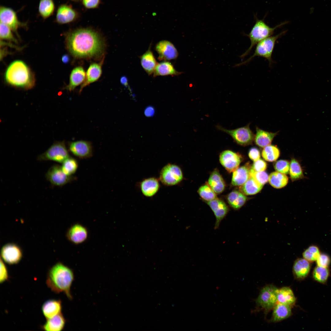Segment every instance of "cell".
<instances>
[{
  "mask_svg": "<svg viewBox=\"0 0 331 331\" xmlns=\"http://www.w3.org/2000/svg\"><path fill=\"white\" fill-rule=\"evenodd\" d=\"M66 42L70 53L78 58L100 56L103 54L105 47L100 34L89 28H79L67 32Z\"/></svg>",
  "mask_w": 331,
  "mask_h": 331,
  "instance_id": "6da1fadb",
  "label": "cell"
},
{
  "mask_svg": "<svg viewBox=\"0 0 331 331\" xmlns=\"http://www.w3.org/2000/svg\"><path fill=\"white\" fill-rule=\"evenodd\" d=\"M74 278L73 272L70 268L58 262L49 269L46 283L52 291L56 293L63 292L69 299H71L70 289Z\"/></svg>",
  "mask_w": 331,
  "mask_h": 331,
  "instance_id": "7a4b0ae2",
  "label": "cell"
},
{
  "mask_svg": "<svg viewBox=\"0 0 331 331\" xmlns=\"http://www.w3.org/2000/svg\"><path fill=\"white\" fill-rule=\"evenodd\" d=\"M4 78L9 85L25 90L32 88L35 82L34 74L29 67L20 60H15L9 64L5 71Z\"/></svg>",
  "mask_w": 331,
  "mask_h": 331,
  "instance_id": "3957f363",
  "label": "cell"
},
{
  "mask_svg": "<svg viewBox=\"0 0 331 331\" xmlns=\"http://www.w3.org/2000/svg\"><path fill=\"white\" fill-rule=\"evenodd\" d=\"M255 22L248 34H245L250 41V45L247 50L240 56L244 58L250 52L254 46L263 40L271 36L274 31L278 28L287 24L288 21H285L278 25L274 27H271L267 25L264 19L260 20L255 16Z\"/></svg>",
  "mask_w": 331,
  "mask_h": 331,
  "instance_id": "277c9868",
  "label": "cell"
},
{
  "mask_svg": "<svg viewBox=\"0 0 331 331\" xmlns=\"http://www.w3.org/2000/svg\"><path fill=\"white\" fill-rule=\"evenodd\" d=\"M287 31H284L275 36H269L257 44L253 54L245 61L236 64L234 67L246 64L256 56L261 57L267 59L271 65L273 63L272 55L276 40L284 34Z\"/></svg>",
  "mask_w": 331,
  "mask_h": 331,
  "instance_id": "5b68a950",
  "label": "cell"
},
{
  "mask_svg": "<svg viewBox=\"0 0 331 331\" xmlns=\"http://www.w3.org/2000/svg\"><path fill=\"white\" fill-rule=\"evenodd\" d=\"M183 178V173L180 167L176 164L168 163L160 170L158 179L163 185L171 186L178 185Z\"/></svg>",
  "mask_w": 331,
  "mask_h": 331,
  "instance_id": "8992f818",
  "label": "cell"
},
{
  "mask_svg": "<svg viewBox=\"0 0 331 331\" xmlns=\"http://www.w3.org/2000/svg\"><path fill=\"white\" fill-rule=\"evenodd\" d=\"M278 289L272 284L265 286L261 290L256 300L257 306L268 313L273 309L277 303Z\"/></svg>",
  "mask_w": 331,
  "mask_h": 331,
  "instance_id": "52a82bcc",
  "label": "cell"
},
{
  "mask_svg": "<svg viewBox=\"0 0 331 331\" xmlns=\"http://www.w3.org/2000/svg\"><path fill=\"white\" fill-rule=\"evenodd\" d=\"M70 157L64 141L54 142L45 152L37 157L39 161L51 160L62 163Z\"/></svg>",
  "mask_w": 331,
  "mask_h": 331,
  "instance_id": "ba28073f",
  "label": "cell"
},
{
  "mask_svg": "<svg viewBox=\"0 0 331 331\" xmlns=\"http://www.w3.org/2000/svg\"><path fill=\"white\" fill-rule=\"evenodd\" d=\"M249 125V124L245 126L232 130L227 129L219 125L216 127L218 130L230 136L237 144L246 146L252 144L254 139L255 135L250 128Z\"/></svg>",
  "mask_w": 331,
  "mask_h": 331,
  "instance_id": "9c48e42d",
  "label": "cell"
},
{
  "mask_svg": "<svg viewBox=\"0 0 331 331\" xmlns=\"http://www.w3.org/2000/svg\"><path fill=\"white\" fill-rule=\"evenodd\" d=\"M0 22L10 28L18 35L17 30L21 27H26L27 23L20 21L16 13L12 8L4 6L0 7Z\"/></svg>",
  "mask_w": 331,
  "mask_h": 331,
  "instance_id": "30bf717a",
  "label": "cell"
},
{
  "mask_svg": "<svg viewBox=\"0 0 331 331\" xmlns=\"http://www.w3.org/2000/svg\"><path fill=\"white\" fill-rule=\"evenodd\" d=\"M68 150L76 157L82 159H87L92 157L93 148L91 142L80 140L69 142Z\"/></svg>",
  "mask_w": 331,
  "mask_h": 331,
  "instance_id": "8fae6325",
  "label": "cell"
},
{
  "mask_svg": "<svg viewBox=\"0 0 331 331\" xmlns=\"http://www.w3.org/2000/svg\"><path fill=\"white\" fill-rule=\"evenodd\" d=\"M46 177L52 184L59 186L64 185L74 179L73 176L66 174L61 166L56 165L49 168L46 174Z\"/></svg>",
  "mask_w": 331,
  "mask_h": 331,
  "instance_id": "7c38bea8",
  "label": "cell"
},
{
  "mask_svg": "<svg viewBox=\"0 0 331 331\" xmlns=\"http://www.w3.org/2000/svg\"><path fill=\"white\" fill-rule=\"evenodd\" d=\"M241 155L238 153L227 150L220 154V162L225 169L229 173L233 172L239 166L242 161Z\"/></svg>",
  "mask_w": 331,
  "mask_h": 331,
  "instance_id": "4fadbf2b",
  "label": "cell"
},
{
  "mask_svg": "<svg viewBox=\"0 0 331 331\" xmlns=\"http://www.w3.org/2000/svg\"><path fill=\"white\" fill-rule=\"evenodd\" d=\"M1 254L3 260L10 264L18 263L22 257V252L20 248L12 243L4 245L1 249Z\"/></svg>",
  "mask_w": 331,
  "mask_h": 331,
  "instance_id": "5bb4252c",
  "label": "cell"
},
{
  "mask_svg": "<svg viewBox=\"0 0 331 331\" xmlns=\"http://www.w3.org/2000/svg\"><path fill=\"white\" fill-rule=\"evenodd\" d=\"M79 15L78 12L71 5L63 4L57 9L55 21L59 24H68L77 20Z\"/></svg>",
  "mask_w": 331,
  "mask_h": 331,
  "instance_id": "9a60e30c",
  "label": "cell"
},
{
  "mask_svg": "<svg viewBox=\"0 0 331 331\" xmlns=\"http://www.w3.org/2000/svg\"><path fill=\"white\" fill-rule=\"evenodd\" d=\"M155 49L160 60L175 59L178 56V51L175 46L167 40H162L158 42L155 46Z\"/></svg>",
  "mask_w": 331,
  "mask_h": 331,
  "instance_id": "2e32d148",
  "label": "cell"
},
{
  "mask_svg": "<svg viewBox=\"0 0 331 331\" xmlns=\"http://www.w3.org/2000/svg\"><path fill=\"white\" fill-rule=\"evenodd\" d=\"M213 211L215 218L214 228L218 229L221 221L226 217L228 213L229 208L223 200L218 198L206 202Z\"/></svg>",
  "mask_w": 331,
  "mask_h": 331,
  "instance_id": "e0dca14e",
  "label": "cell"
},
{
  "mask_svg": "<svg viewBox=\"0 0 331 331\" xmlns=\"http://www.w3.org/2000/svg\"><path fill=\"white\" fill-rule=\"evenodd\" d=\"M87 229L79 223H76L70 226L67 230L66 236L71 243L78 245L85 242L88 237Z\"/></svg>",
  "mask_w": 331,
  "mask_h": 331,
  "instance_id": "ac0fdd59",
  "label": "cell"
},
{
  "mask_svg": "<svg viewBox=\"0 0 331 331\" xmlns=\"http://www.w3.org/2000/svg\"><path fill=\"white\" fill-rule=\"evenodd\" d=\"M160 181L158 178L151 177L143 179L139 183L140 190L142 194L147 197L155 196L159 191Z\"/></svg>",
  "mask_w": 331,
  "mask_h": 331,
  "instance_id": "d6986e66",
  "label": "cell"
},
{
  "mask_svg": "<svg viewBox=\"0 0 331 331\" xmlns=\"http://www.w3.org/2000/svg\"><path fill=\"white\" fill-rule=\"evenodd\" d=\"M103 59L99 63H93L90 64L86 73L85 79L82 84L79 90L80 93L83 89L91 83L97 81L102 74V66Z\"/></svg>",
  "mask_w": 331,
  "mask_h": 331,
  "instance_id": "ffe728a7",
  "label": "cell"
},
{
  "mask_svg": "<svg viewBox=\"0 0 331 331\" xmlns=\"http://www.w3.org/2000/svg\"><path fill=\"white\" fill-rule=\"evenodd\" d=\"M310 269V262L303 258H299L296 259L294 262L292 272L295 279L302 280L308 276Z\"/></svg>",
  "mask_w": 331,
  "mask_h": 331,
  "instance_id": "44dd1931",
  "label": "cell"
},
{
  "mask_svg": "<svg viewBox=\"0 0 331 331\" xmlns=\"http://www.w3.org/2000/svg\"><path fill=\"white\" fill-rule=\"evenodd\" d=\"M86 73L83 68L81 66L74 68L72 70L70 75L69 84L64 89L69 91L74 90L76 87L84 82Z\"/></svg>",
  "mask_w": 331,
  "mask_h": 331,
  "instance_id": "7402d4cb",
  "label": "cell"
},
{
  "mask_svg": "<svg viewBox=\"0 0 331 331\" xmlns=\"http://www.w3.org/2000/svg\"><path fill=\"white\" fill-rule=\"evenodd\" d=\"M61 302L59 300L49 299L45 302L42 306L43 314L47 319L53 317L61 313Z\"/></svg>",
  "mask_w": 331,
  "mask_h": 331,
  "instance_id": "603a6c76",
  "label": "cell"
},
{
  "mask_svg": "<svg viewBox=\"0 0 331 331\" xmlns=\"http://www.w3.org/2000/svg\"><path fill=\"white\" fill-rule=\"evenodd\" d=\"M250 167L249 164L238 167L233 172L231 185L233 186H241L243 185L250 177Z\"/></svg>",
  "mask_w": 331,
  "mask_h": 331,
  "instance_id": "cb8c5ba5",
  "label": "cell"
},
{
  "mask_svg": "<svg viewBox=\"0 0 331 331\" xmlns=\"http://www.w3.org/2000/svg\"><path fill=\"white\" fill-rule=\"evenodd\" d=\"M141 65L149 75L153 74L158 63L151 50V44L147 50L140 57Z\"/></svg>",
  "mask_w": 331,
  "mask_h": 331,
  "instance_id": "d4e9b609",
  "label": "cell"
},
{
  "mask_svg": "<svg viewBox=\"0 0 331 331\" xmlns=\"http://www.w3.org/2000/svg\"><path fill=\"white\" fill-rule=\"evenodd\" d=\"M291 306L277 302L273 309L271 321L278 322L290 317L292 314Z\"/></svg>",
  "mask_w": 331,
  "mask_h": 331,
  "instance_id": "484cf974",
  "label": "cell"
},
{
  "mask_svg": "<svg viewBox=\"0 0 331 331\" xmlns=\"http://www.w3.org/2000/svg\"><path fill=\"white\" fill-rule=\"evenodd\" d=\"M208 184L216 194L222 193L225 189V183L218 170L215 169L211 173Z\"/></svg>",
  "mask_w": 331,
  "mask_h": 331,
  "instance_id": "4316f807",
  "label": "cell"
},
{
  "mask_svg": "<svg viewBox=\"0 0 331 331\" xmlns=\"http://www.w3.org/2000/svg\"><path fill=\"white\" fill-rule=\"evenodd\" d=\"M256 131L254 142L257 146L261 147H264L270 145L278 133V132L273 133L265 131L258 127H256Z\"/></svg>",
  "mask_w": 331,
  "mask_h": 331,
  "instance_id": "83f0119b",
  "label": "cell"
},
{
  "mask_svg": "<svg viewBox=\"0 0 331 331\" xmlns=\"http://www.w3.org/2000/svg\"><path fill=\"white\" fill-rule=\"evenodd\" d=\"M182 73L177 71L170 62L164 61L158 63L153 73V76H177Z\"/></svg>",
  "mask_w": 331,
  "mask_h": 331,
  "instance_id": "f1b7e54d",
  "label": "cell"
},
{
  "mask_svg": "<svg viewBox=\"0 0 331 331\" xmlns=\"http://www.w3.org/2000/svg\"><path fill=\"white\" fill-rule=\"evenodd\" d=\"M226 200L228 204L232 208L235 210H238L244 205L247 198L240 191L234 190L228 194Z\"/></svg>",
  "mask_w": 331,
  "mask_h": 331,
  "instance_id": "f546056e",
  "label": "cell"
},
{
  "mask_svg": "<svg viewBox=\"0 0 331 331\" xmlns=\"http://www.w3.org/2000/svg\"><path fill=\"white\" fill-rule=\"evenodd\" d=\"M65 320L62 313L53 317L47 319L42 329L47 331H60L64 328Z\"/></svg>",
  "mask_w": 331,
  "mask_h": 331,
  "instance_id": "4dcf8cb0",
  "label": "cell"
},
{
  "mask_svg": "<svg viewBox=\"0 0 331 331\" xmlns=\"http://www.w3.org/2000/svg\"><path fill=\"white\" fill-rule=\"evenodd\" d=\"M277 302L291 306L294 305L296 298L291 289L287 287H283L278 289L277 293Z\"/></svg>",
  "mask_w": 331,
  "mask_h": 331,
  "instance_id": "1f68e13d",
  "label": "cell"
},
{
  "mask_svg": "<svg viewBox=\"0 0 331 331\" xmlns=\"http://www.w3.org/2000/svg\"><path fill=\"white\" fill-rule=\"evenodd\" d=\"M263 186V185L253 178L250 177L248 180L240 187L239 189L240 191L245 195H253L260 191Z\"/></svg>",
  "mask_w": 331,
  "mask_h": 331,
  "instance_id": "d6a6232c",
  "label": "cell"
},
{
  "mask_svg": "<svg viewBox=\"0 0 331 331\" xmlns=\"http://www.w3.org/2000/svg\"><path fill=\"white\" fill-rule=\"evenodd\" d=\"M55 8L53 0H40L38 12L44 19H46L52 15Z\"/></svg>",
  "mask_w": 331,
  "mask_h": 331,
  "instance_id": "836d02e7",
  "label": "cell"
},
{
  "mask_svg": "<svg viewBox=\"0 0 331 331\" xmlns=\"http://www.w3.org/2000/svg\"><path fill=\"white\" fill-rule=\"evenodd\" d=\"M268 181L273 187L280 188L285 186L287 184L288 178L285 174L278 172L271 173L268 177Z\"/></svg>",
  "mask_w": 331,
  "mask_h": 331,
  "instance_id": "e575fe53",
  "label": "cell"
},
{
  "mask_svg": "<svg viewBox=\"0 0 331 331\" xmlns=\"http://www.w3.org/2000/svg\"><path fill=\"white\" fill-rule=\"evenodd\" d=\"M289 173L292 181L305 178L303 170L300 164L295 158L292 159L291 161Z\"/></svg>",
  "mask_w": 331,
  "mask_h": 331,
  "instance_id": "d590c367",
  "label": "cell"
},
{
  "mask_svg": "<svg viewBox=\"0 0 331 331\" xmlns=\"http://www.w3.org/2000/svg\"><path fill=\"white\" fill-rule=\"evenodd\" d=\"M330 275L329 271L328 268L317 266L314 269L312 276L314 280L316 282L322 284L327 282Z\"/></svg>",
  "mask_w": 331,
  "mask_h": 331,
  "instance_id": "8d00e7d4",
  "label": "cell"
},
{
  "mask_svg": "<svg viewBox=\"0 0 331 331\" xmlns=\"http://www.w3.org/2000/svg\"><path fill=\"white\" fill-rule=\"evenodd\" d=\"M280 155V151L276 146L269 145L264 147L262 156L266 161L272 162L276 161Z\"/></svg>",
  "mask_w": 331,
  "mask_h": 331,
  "instance_id": "74e56055",
  "label": "cell"
},
{
  "mask_svg": "<svg viewBox=\"0 0 331 331\" xmlns=\"http://www.w3.org/2000/svg\"><path fill=\"white\" fill-rule=\"evenodd\" d=\"M61 167L66 174L72 176L78 169V163L75 159L70 156L62 163Z\"/></svg>",
  "mask_w": 331,
  "mask_h": 331,
  "instance_id": "f35d334b",
  "label": "cell"
},
{
  "mask_svg": "<svg viewBox=\"0 0 331 331\" xmlns=\"http://www.w3.org/2000/svg\"><path fill=\"white\" fill-rule=\"evenodd\" d=\"M198 192L201 199L206 202L212 200L217 198V194L208 184L200 186L198 190Z\"/></svg>",
  "mask_w": 331,
  "mask_h": 331,
  "instance_id": "ab89813d",
  "label": "cell"
},
{
  "mask_svg": "<svg viewBox=\"0 0 331 331\" xmlns=\"http://www.w3.org/2000/svg\"><path fill=\"white\" fill-rule=\"evenodd\" d=\"M320 254L318 248L316 246L312 245L304 251L302 256L304 258L311 262L316 261Z\"/></svg>",
  "mask_w": 331,
  "mask_h": 331,
  "instance_id": "60d3db41",
  "label": "cell"
},
{
  "mask_svg": "<svg viewBox=\"0 0 331 331\" xmlns=\"http://www.w3.org/2000/svg\"><path fill=\"white\" fill-rule=\"evenodd\" d=\"M12 30L7 25L0 22V39L17 43V40L14 37L12 32Z\"/></svg>",
  "mask_w": 331,
  "mask_h": 331,
  "instance_id": "b9f144b4",
  "label": "cell"
},
{
  "mask_svg": "<svg viewBox=\"0 0 331 331\" xmlns=\"http://www.w3.org/2000/svg\"><path fill=\"white\" fill-rule=\"evenodd\" d=\"M250 175L263 185L268 182V179L269 176L266 172L264 171L256 172L251 167L250 169Z\"/></svg>",
  "mask_w": 331,
  "mask_h": 331,
  "instance_id": "7bdbcfd3",
  "label": "cell"
},
{
  "mask_svg": "<svg viewBox=\"0 0 331 331\" xmlns=\"http://www.w3.org/2000/svg\"><path fill=\"white\" fill-rule=\"evenodd\" d=\"M290 163L286 160H281L275 162L274 164L275 170L278 172L287 174L289 172Z\"/></svg>",
  "mask_w": 331,
  "mask_h": 331,
  "instance_id": "ee69618b",
  "label": "cell"
},
{
  "mask_svg": "<svg viewBox=\"0 0 331 331\" xmlns=\"http://www.w3.org/2000/svg\"><path fill=\"white\" fill-rule=\"evenodd\" d=\"M317 266L328 268L330 265L331 260L329 256L325 254H321L316 260Z\"/></svg>",
  "mask_w": 331,
  "mask_h": 331,
  "instance_id": "f6af8a7d",
  "label": "cell"
},
{
  "mask_svg": "<svg viewBox=\"0 0 331 331\" xmlns=\"http://www.w3.org/2000/svg\"><path fill=\"white\" fill-rule=\"evenodd\" d=\"M251 167L256 172L264 171L267 168V164L264 161L259 159L254 162Z\"/></svg>",
  "mask_w": 331,
  "mask_h": 331,
  "instance_id": "bcb514c9",
  "label": "cell"
},
{
  "mask_svg": "<svg viewBox=\"0 0 331 331\" xmlns=\"http://www.w3.org/2000/svg\"><path fill=\"white\" fill-rule=\"evenodd\" d=\"M9 278V275L7 268L3 261L0 259V283H3L7 280Z\"/></svg>",
  "mask_w": 331,
  "mask_h": 331,
  "instance_id": "7dc6e473",
  "label": "cell"
},
{
  "mask_svg": "<svg viewBox=\"0 0 331 331\" xmlns=\"http://www.w3.org/2000/svg\"><path fill=\"white\" fill-rule=\"evenodd\" d=\"M84 6L88 9L96 8L99 6L101 0H81Z\"/></svg>",
  "mask_w": 331,
  "mask_h": 331,
  "instance_id": "c3c4849f",
  "label": "cell"
},
{
  "mask_svg": "<svg viewBox=\"0 0 331 331\" xmlns=\"http://www.w3.org/2000/svg\"><path fill=\"white\" fill-rule=\"evenodd\" d=\"M248 155L250 158L254 162L259 159L261 157L259 150L255 147H252L249 149Z\"/></svg>",
  "mask_w": 331,
  "mask_h": 331,
  "instance_id": "681fc988",
  "label": "cell"
},
{
  "mask_svg": "<svg viewBox=\"0 0 331 331\" xmlns=\"http://www.w3.org/2000/svg\"><path fill=\"white\" fill-rule=\"evenodd\" d=\"M155 112L154 108L151 106H149L145 109L144 113L146 117H151L154 115Z\"/></svg>",
  "mask_w": 331,
  "mask_h": 331,
  "instance_id": "f907efd6",
  "label": "cell"
},
{
  "mask_svg": "<svg viewBox=\"0 0 331 331\" xmlns=\"http://www.w3.org/2000/svg\"><path fill=\"white\" fill-rule=\"evenodd\" d=\"M121 83L124 86L127 87L128 85V80L127 78L125 76H122L120 79Z\"/></svg>",
  "mask_w": 331,
  "mask_h": 331,
  "instance_id": "816d5d0a",
  "label": "cell"
},
{
  "mask_svg": "<svg viewBox=\"0 0 331 331\" xmlns=\"http://www.w3.org/2000/svg\"><path fill=\"white\" fill-rule=\"evenodd\" d=\"M62 61L64 63H67L69 61V57L67 55H64L62 57Z\"/></svg>",
  "mask_w": 331,
  "mask_h": 331,
  "instance_id": "f5cc1de1",
  "label": "cell"
},
{
  "mask_svg": "<svg viewBox=\"0 0 331 331\" xmlns=\"http://www.w3.org/2000/svg\"><path fill=\"white\" fill-rule=\"evenodd\" d=\"M75 2H78L80 1L81 0H70Z\"/></svg>",
  "mask_w": 331,
  "mask_h": 331,
  "instance_id": "db71d44e",
  "label": "cell"
}]
</instances>
